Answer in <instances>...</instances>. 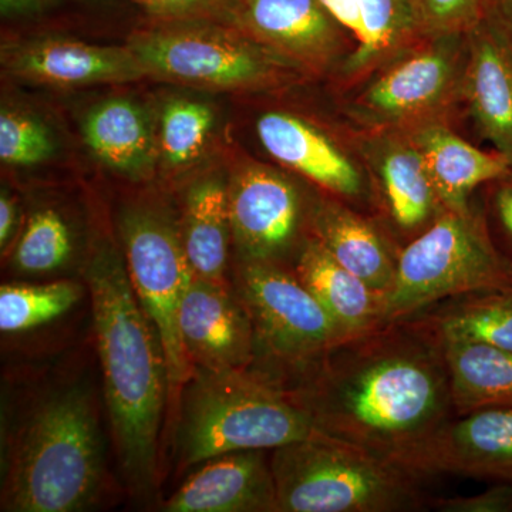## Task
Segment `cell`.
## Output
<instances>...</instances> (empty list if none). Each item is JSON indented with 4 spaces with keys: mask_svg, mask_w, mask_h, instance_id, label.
<instances>
[{
    "mask_svg": "<svg viewBox=\"0 0 512 512\" xmlns=\"http://www.w3.org/2000/svg\"><path fill=\"white\" fill-rule=\"evenodd\" d=\"M429 505L440 512H512V484L497 483L468 497L430 498Z\"/></svg>",
    "mask_w": 512,
    "mask_h": 512,
    "instance_id": "cell-35",
    "label": "cell"
},
{
    "mask_svg": "<svg viewBox=\"0 0 512 512\" xmlns=\"http://www.w3.org/2000/svg\"><path fill=\"white\" fill-rule=\"evenodd\" d=\"M8 79L53 89L127 84L147 79L136 53L123 46L96 45L72 37L8 36L0 50Z\"/></svg>",
    "mask_w": 512,
    "mask_h": 512,
    "instance_id": "cell-13",
    "label": "cell"
},
{
    "mask_svg": "<svg viewBox=\"0 0 512 512\" xmlns=\"http://www.w3.org/2000/svg\"><path fill=\"white\" fill-rule=\"evenodd\" d=\"M467 40L463 101L481 136L512 165V43L487 19Z\"/></svg>",
    "mask_w": 512,
    "mask_h": 512,
    "instance_id": "cell-21",
    "label": "cell"
},
{
    "mask_svg": "<svg viewBox=\"0 0 512 512\" xmlns=\"http://www.w3.org/2000/svg\"><path fill=\"white\" fill-rule=\"evenodd\" d=\"M256 136L266 153L320 191L376 217V192L362 153L301 114L268 110L258 117Z\"/></svg>",
    "mask_w": 512,
    "mask_h": 512,
    "instance_id": "cell-12",
    "label": "cell"
},
{
    "mask_svg": "<svg viewBox=\"0 0 512 512\" xmlns=\"http://www.w3.org/2000/svg\"><path fill=\"white\" fill-rule=\"evenodd\" d=\"M363 40L339 70L353 87L420 42L410 0H356Z\"/></svg>",
    "mask_w": 512,
    "mask_h": 512,
    "instance_id": "cell-27",
    "label": "cell"
},
{
    "mask_svg": "<svg viewBox=\"0 0 512 512\" xmlns=\"http://www.w3.org/2000/svg\"><path fill=\"white\" fill-rule=\"evenodd\" d=\"M319 2L343 28L352 33L359 46L363 40V23L356 0H319Z\"/></svg>",
    "mask_w": 512,
    "mask_h": 512,
    "instance_id": "cell-37",
    "label": "cell"
},
{
    "mask_svg": "<svg viewBox=\"0 0 512 512\" xmlns=\"http://www.w3.org/2000/svg\"><path fill=\"white\" fill-rule=\"evenodd\" d=\"M315 195L271 165L244 158L228 174L232 251L237 262L292 268L311 235Z\"/></svg>",
    "mask_w": 512,
    "mask_h": 512,
    "instance_id": "cell-11",
    "label": "cell"
},
{
    "mask_svg": "<svg viewBox=\"0 0 512 512\" xmlns=\"http://www.w3.org/2000/svg\"><path fill=\"white\" fill-rule=\"evenodd\" d=\"M113 0H0L3 22H37L63 10L89 8Z\"/></svg>",
    "mask_w": 512,
    "mask_h": 512,
    "instance_id": "cell-34",
    "label": "cell"
},
{
    "mask_svg": "<svg viewBox=\"0 0 512 512\" xmlns=\"http://www.w3.org/2000/svg\"><path fill=\"white\" fill-rule=\"evenodd\" d=\"M420 39L467 35L484 19L485 0H410Z\"/></svg>",
    "mask_w": 512,
    "mask_h": 512,
    "instance_id": "cell-32",
    "label": "cell"
},
{
    "mask_svg": "<svg viewBox=\"0 0 512 512\" xmlns=\"http://www.w3.org/2000/svg\"><path fill=\"white\" fill-rule=\"evenodd\" d=\"M181 340L192 366L249 372L255 359L254 329L232 286L192 278L178 312Z\"/></svg>",
    "mask_w": 512,
    "mask_h": 512,
    "instance_id": "cell-17",
    "label": "cell"
},
{
    "mask_svg": "<svg viewBox=\"0 0 512 512\" xmlns=\"http://www.w3.org/2000/svg\"><path fill=\"white\" fill-rule=\"evenodd\" d=\"M126 45L147 79L201 92L268 93L313 80L229 23L144 16Z\"/></svg>",
    "mask_w": 512,
    "mask_h": 512,
    "instance_id": "cell-5",
    "label": "cell"
},
{
    "mask_svg": "<svg viewBox=\"0 0 512 512\" xmlns=\"http://www.w3.org/2000/svg\"><path fill=\"white\" fill-rule=\"evenodd\" d=\"M359 151L375 184L376 218L403 248L446 211L423 154L406 130L366 131Z\"/></svg>",
    "mask_w": 512,
    "mask_h": 512,
    "instance_id": "cell-14",
    "label": "cell"
},
{
    "mask_svg": "<svg viewBox=\"0 0 512 512\" xmlns=\"http://www.w3.org/2000/svg\"><path fill=\"white\" fill-rule=\"evenodd\" d=\"M2 511L76 512L106 481L103 431L92 390L70 383L37 400L3 458Z\"/></svg>",
    "mask_w": 512,
    "mask_h": 512,
    "instance_id": "cell-3",
    "label": "cell"
},
{
    "mask_svg": "<svg viewBox=\"0 0 512 512\" xmlns=\"http://www.w3.org/2000/svg\"><path fill=\"white\" fill-rule=\"evenodd\" d=\"M467 35L421 39L357 83L346 101L350 119L366 131L412 130L447 121L450 110L463 101Z\"/></svg>",
    "mask_w": 512,
    "mask_h": 512,
    "instance_id": "cell-10",
    "label": "cell"
},
{
    "mask_svg": "<svg viewBox=\"0 0 512 512\" xmlns=\"http://www.w3.org/2000/svg\"><path fill=\"white\" fill-rule=\"evenodd\" d=\"M114 224L131 285L163 345L170 384L168 417L173 419L192 370L178 326L181 301L194 278L180 215L164 194L148 191L124 201Z\"/></svg>",
    "mask_w": 512,
    "mask_h": 512,
    "instance_id": "cell-8",
    "label": "cell"
},
{
    "mask_svg": "<svg viewBox=\"0 0 512 512\" xmlns=\"http://www.w3.org/2000/svg\"><path fill=\"white\" fill-rule=\"evenodd\" d=\"M495 214L505 234L512 239V183L498 188L494 197Z\"/></svg>",
    "mask_w": 512,
    "mask_h": 512,
    "instance_id": "cell-39",
    "label": "cell"
},
{
    "mask_svg": "<svg viewBox=\"0 0 512 512\" xmlns=\"http://www.w3.org/2000/svg\"><path fill=\"white\" fill-rule=\"evenodd\" d=\"M484 19L494 23L512 43V0H485Z\"/></svg>",
    "mask_w": 512,
    "mask_h": 512,
    "instance_id": "cell-38",
    "label": "cell"
},
{
    "mask_svg": "<svg viewBox=\"0 0 512 512\" xmlns=\"http://www.w3.org/2000/svg\"><path fill=\"white\" fill-rule=\"evenodd\" d=\"M406 131L420 148L446 211L470 210V197L477 187L505 180L512 174L507 157L498 151L485 153L473 146L451 130L447 121H433Z\"/></svg>",
    "mask_w": 512,
    "mask_h": 512,
    "instance_id": "cell-23",
    "label": "cell"
},
{
    "mask_svg": "<svg viewBox=\"0 0 512 512\" xmlns=\"http://www.w3.org/2000/svg\"><path fill=\"white\" fill-rule=\"evenodd\" d=\"M59 148L52 127L36 113L3 103L0 111V160L12 170H30L49 163Z\"/></svg>",
    "mask_w": 512,
    "mask_h": 512,
    "instance_id": "cell-31",
    "label": "cell"
},
{
    "mask_svg": "<svg viewBox=\"0 0 512 512\" xmlns=\"http://www.w3.org/2000/svg\"><path fill=\"white\" fill-rule=\"evenodd\" d=\"M232 26L312 79L339 73L357 47L352 33L319 0H241Z\"/></svg>",
    "mask_w": 512,
    "mask_h": 512,
    "instance_id": "cell-15",
    "label": "cell"
},
{
    "mask_svg": "<svg viewBox=\"0 0 512 512\" xmlns=\"http://www.w3.org/2000/svg\"><path fill=\"white\" fill-rule=\"evenodd\" d=\"M92 298L104 400L121 476L140 500L157 497L160 436L170 406L163 345L138 301L117 238L97 235L83 265Z\"/></svg>",
    "mask_w": 512,
    "mask_h": 512,
    "instance_id": "cell-2",
    "label": "cell"
},
{
    "mask_svg": "<svg viewBox=\"0 0 512 512\" xmlns=\"http://www.w3.org/2000/svg\"><path fill=\"white\" fill-rule=\"evenodd\" d=\"M80 133L94 160L110 173L133 184L157 177V113L137 97L97 101L84 113Z\"/></svg>",
    "mask_w": 512,
    "mask_h": 512,
    "instance_id": "cell-18",
    "label": "cell"
},
{
    "mask_svg": "<svg viewBox=\"0 0 512 512\" xmlns=\"http://www.w3.org/2000/svg\"><path fill=\"white\" fill-rule=\"evenodd\" d=\"M504 288H512V264L494 247L480 214L473 207L444 211L400 249L394 284L384 298V323L466 293Z\"/></svg>",
    "mask_w": 512,
    "mask_h": 512,
    "instance_id": "cell-9",
    "label": "cell"
},
{
    "mask_svg": "<svg viewBox=\"0 0 512 512\" xmlns=\"http://www.w3.org/2000/svg\"><path fill=\"white\" fill-rule=\"evenodd\" d=\"M232 285L254 329L249 372L279 389L295 390L349 339L289 266L235 261Z\"/></svg>",
    "mask_w": 512,
    "mask_h": 512,
    "instance_id": "cell-7",
    "label": "cell"
},
{
    "mask_svg": "<svg viewBox=\"0 0 512 512\" xmlns=\"http://www.w3.org/2000/svg\"><path fill=\"white\" fill-rule=\"evenodd\" d=\"M292 269L346 338L384 325L386 296L340 265L318 239L311 237L305 242Z\"/></svg>",
    "mask_w": 512,
    "mask_h": 512,
    "instance_id": "cell-24",
    "label": "cell"
},
{
    "mask_svg": "<svg viewBox=\"0 0 512 512\" xmlns=\"http://www.w3.org/2000/svg\"><path fill=\"white\" fill-rule=\"evenodd\" d=\"M180 231L195 278L232 286L228 174L198 175L181 198Z\"/></svg>",
    "mask_w": 512,
    "mask_h": 512,
    "instance_id": "cell-22",
    "label": "cell"
},
{
    "mask_svg": "<svg viewBox=\"0 0 512 512\" xmlns=\"http://www.w3.org/2000/svg\"><path fill=\"white\" fill-rule=\"evenodd\" d=\"M173 419L180 470L234 451H272L318 431L286 390L251 372L200 366H192Z\"/></svg>",
    "mask_w": 512,
    "mask_h": 512,
    "instance_id": "cell-4",
    "label": "cell"
},
{
    "mask_svg": "<svg viewBox=\"0 0 512 512\" xmlns=\"http://www.w3.org/2000/svg\"><path fill=\"white\" fill-rule=\"evenodd\" d=\"M147 18L202 19L234 25L241 0H128Z\"/></svg>",
    "mask_w": 512,
    "mask_h": 512,
    "instance_id": "cell-33",
    "label": "cell"
},
{
    "mask_svg": "<svg viewBox=\"0 0 512 512\" xmlns=\"http://www.w3.org/2000/svg\"><path fill=\"white\" fill-rule=\"evenodd\" d=\"M311 235L370 288L390 292L400 248L382 222L326 192L315 194Z\"/></svg>",
    "mask_w": 512,
    "mask_h": 512,
    "instance_id": "cell-20",
    "label": "cell"
},
{
    "mask_svg": "<svg viewBox=\"0 0 512 512\" xmlns=\"http://www.w3.org/2000/svg\"><path fill=\"white\" fill-rule=\"evenodd\" d=\"M289 393L316 430L402 467L456 417L443 342L417 316L343 340Z\"/></svg>",
    "mask_w": 512,
    "mask_h": 512,
    "instance_id": "cell-1",
    "label": "cell"
},
{
    "mask_svg": "<svg viewBox=\"0 0 512 512\" xmlns=\"http://www.w3.org/2000/svg\"><path fill=\"white\" fill-rule=\"evenodd\" d=\"M76 234L62 211L52 205L29 215L12 248V268L23 276L62 272L76 255Z\"/></svg>",
    "mask_w": 512,
    "mask_h": 512,
    "instance_id": "cell-29",
    "label": "cell"
},
{
    "mask_svg": "<svg viewBox=\"0 0 512 512\" xmlns=\"http://www.w3.org/2000/svg\"><path fill=\"white\" fill-rule=\"evenodd\" d=\"M163 511L279 512L271 458L265 450L211 458L165 501Z\"/></svg>",
    "mask_w": 512,
    "mask_h": 512,
    "instance_id": "cell-19",
    "label": "cell"
},
{
    "mask_svg": "<svg viewBox=\"0 0 512 512\" xmlns=\"http://www.w3.org/2000/svg\"><path fill=\"white\" fill-rule=\"evenodd\" d=\"M456 416L491 407L512 409V352L443 343Z\"/></svg>",
    "mask_w": 512,
    "mask_h": 512,
    "instance_id": "cell-26",
    "label": "cell"
},
{
    "mask_svg": "<svg viewBox=\"0 0 512 512\" xmlns=\"http://www.w3.org/2000/svg\"><path fill=\"white\" fill-rule=\"evenodd\" d=\"M403 467L420 477L454 474L512 484V409L453 417Z\"/></svg>",
    "mask_w": 512,
    "mask_h": 512,
    "instance_id": "cell-16",
    "label": "cell"
},
{
    "mask_svg": "<svg viewBox=\"0 0 512 512\" xmlns=\"http://www.w3.org/2000/svg\"><path fill=\"white\" fill-rule=\"evenodd\" d=\"M279 512H412L429 507L421 478L316 431L271 454Z\"/></svg>",
    "mask_w": 512,
    "mask_h": 512,
    "instance_id": "cell-6",
    "label": "cell"
},
{
    "mask_svg": "<svg viewBox=\"0 0 512 512\" xmlns=\"http://www.w3.org/2000/svg\"><path fill=\"white\" fill-rule=\"evenodd\" d=\"M414 316L443 343H470L512 352V288L466 293Z\"/></svg>",
    "mask_w": 512,
    "mask_h": 512,
    "instance_id": "cell-25",
    "label": "cell"
},
{
    "mask_svg": "<svg viewBox=\"0 0 512 512\" xmlns=\"http://www.w3.org/2000/svg\"><path fill=\"white\" fill-rule=\"evenodd\" d=\"M73 281L46 284H8L0 289V329L22 333L53 322L70 311L83 295Z\"/></svg>",
    "mask_w": 512,
    "mask_h": 512,
    "instance_id": "cell-30",
    "label": "cell"
},
{
    "mask_svg": "<svg viewBox=\"0 0 512 512\" xmlns=\"http://www.w3.org/2000/svg\"><path fill=\"white\" fill-rule=\"evenodd\" d=\"M20 208L18 198L6 188L0 194V248L2 254L13 248L16 232L19 231Z\"/></svg>",
    "mask_w": 512,
    "mask_h": 512,
    "instance_id": "cell-36",
    "label": "cell"
},
{
    "mask_svg": "<svg viewBox=\"0 0 512 512\" xmlns=\"http://www.w3.org/2000/svg\"><path fill=\"white\" fill-rule=\"evenodd\" d=\"M217 113L208 101L174 96L157 111L158 174L178 178L200 163L211 144Z\"/></svg>",
    "mask_w": 512,
    "mask_h": 512,
    "instance_id": "cell-28",
    "label": "cell"
}]
</instances>
